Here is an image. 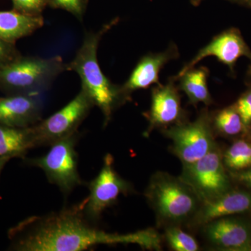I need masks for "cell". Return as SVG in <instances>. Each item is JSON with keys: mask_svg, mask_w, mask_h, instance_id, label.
Wrapping results in <instances>:
<instances>
[{"mask_svg": "<svg viewBox=\"0 0 251 251\" xmlns=\"http://www.w3.org/2000/svg\"><path fill=\"white\" fill-rule=\"evenodd\" d=\"M233 176L239 182L251 188V168L245 171H238L233 174Z\"/></svg>", "mask_w": 251, "mask_h": 251, "instance_id": "cell-26", "label": "cell"}, {"mask_svg": "<svg viewBox=\"0 0 251 251\" xmlns=\"http://www.w3.org/2000/svg\"><path fill=\"white\" fill-rule=\"evenodd\" d=\"M44 100L41 94H11L0 98V125L28 128L41 120Z\"/></svg>", "mask_w": 251, "mask_h": 251, "instance_id": "cell-13", "label": "cell"}, {"mask_svg": "<svg viewBox=\"0 0 251 251\" xmlns=\"http://www.w3.org/2000/svg\"><path fill=\"white\" fill-rule=\"evenodd\" d=\"M212 126L219 133L236 135L245 130L242 117L234 105L219 110L211 117Z\"/></svg>", "mask_w": 251, "mask_h": 251, "instance_id": "cell-19", "label": "cell"}, {"mask_svg": "<svg viewBox=\"0 0 251 251\" xmlns=\"http://www.w3.org/2000/svg\"><path fill=\"white\" fill-rule=\"evenodd\" d=\"M246 4L249 5V6H251V0H243Z\"/></svg>", "mask_w": 251, "mask_h": 251, "instance_id": "cell-29", "label": "cell"}, {"mask_svg": "<svg viewBox=\"0 0 251 251\" xmlns=\"http://www.w3.org/2000/svg\"><path fill=\"white\" fill-rule=\"evenodd\" d=\"M145 196L157 219L168 226L191 221L201 206V200L181 177L158 172L151 176Z\"/></svg>", "mask_w": 251, "mask_h": 251, "instance_id": "cell-3", "label": "cell"}, {"mask_svg": "<svg viewBox=\"0 0 251 251\" xmlns=\"http://www.w3.org/2000/svg\"><path fill=\"white\" fill-rule=\"evenodd\" d=\"M13 9L29 16H42L48 6V0H11Z\"/></svg>", "mask_w": 251, "mask_h": 251, "instance_id": "cell-23", "label": "cell"}, {"mask_svg": "<svg viewBox=\"0 0 251 251\" xmlns=\"http://www.w3.org/2000/svg\"><path fill=\"white\" fill-rule=\"evenodd\" d=\"M203 1V0H191V2L193 6H196L201 4V1Z\"/></svg>", "mask_w": 251, "mask_h": 251, "instance_id": "cell-28", "label": "cell"}, {"mask_svg": "<svg viewBox=\"0 0 251 251\" xmlns=\"http://www.w3.org/2000/svg\"><path fill=\"white\" fill-rule=\"evenodd\" d=\"M209 70L206 67L189 69L183 74L174 77L175 80L179 81L177 87L187 96L189 103L197 105L203 103L206 105L213 103V99L208 89L207 78Z\"/></svg>", "mask_w": 251, "mask_h": 251, "instance_id": "cell-17", "label": "cell"}, {"mask_svg": "<svg viewBox=\"0 0 251 251\" xmlns=\"http://www.w3.org/2000/svg\"><path fill=\"white\" fill-rule=\"evenodd\" d=\"M15 250L81 251L97 245L136 244L148 250H161V236L148 228L131 233H109L87 219L82 202L56 212L34 216L11 229Z\"/></svg>", "mask_w": 251, "mask_h": 251, "instance_id": "cell-1", "label": "cell"}, {"mask_svg": "<svg viewBox=\"0 0 251 251\" xmlns=\"http://www.w3.org/2000/svg\"><path fill=\"white\" fill-rule=\"evenodd\" d=\"M20 54L13 43L0 39V69L19 57Z\"/></svg>", "mask_w": 251, "mask_h": 251, "instance_id": "cell-25", "label": "cell"}, {"mask_svg": "<svg viewBox=\"0 0 251 251\" xmlns=\"http://www.w3.org/2000/svg\"><path fill=\"white\" fill-rule=\"evenodd\" d=\"M224 164L234 171H240L251 168V144L238 140L225 153Z\"/></svg>", "mask_w": 251, "mask_h": 251, "instance_id": "cell-20", "label": "cell"}, {"mask_svg": "<svg viewBox=\"0 0 251 251\" xmlns=\"http://www.w3.org/2000/svg\"><path fill=\"white\" fill-rule=\"evenodd\" d=\"M93 100L83 89L53 115L31 126L35 148L52 143L78 132L79 126L94 107Z\"/></svg>", "mask_w": 251, "mask_h": 251, "instance_id": "cell-7", "label": "cell"}, {"mask_svg": "<svg viewBox=\"0 0 251 251\" xmlns=\"http://www.w3.org/2000/svg\"><path fill=\"white\" fill-rule=\"evenodd\" d=\"M80 138L78 132L50 145L44 156L29 158V166L37 167L45 173L50 183L56 185L64 195L84 184L78 172V158L75 147Z\"/></svg>", "mask_w": 251, "mask_h": 251, "instance_id": "cell-5", "label": "cell"}, {"mask_svg": "<svg viewBox=\"0 0 251 251\" xmlns=\"http://www.w3.org/2000/svg\"><path fill=\"white\" fill-rule=\"evenodd\" d=\"M112 20L99 30L85 33L82 45L74 59L67 64V71L76 73L80 77L82 87L93 100L103 115V126H106L117 108L129 100L121 85L112 83L102 72L97 57L100 41L110 29L118 23Z\"/></svg>", "mask_w": 251, "mask_h": 251, "instance_id": "cell-2", "label": "cell"}, {"mask_svg": "<svg viewBox=\"0 0 251 251\" xmlns=\"http://www.w3.org/2000/svg\"><path fill=\"white\" fill-rule=\"evenodd\" d=\"M179 57L176 46L172 45L163 52L149 53L143 56L135 66L128 80L122 86L126 95L130 98L135 91L159 85V74L167 63Z\"/></svg>", "mask_w": 251, "mask_h": 251, "instance_id": "cell-14", "label": "cell"}, {"mask_svg": "<svg viewBox=\"0 0 251 251\" xmlns=\"http://www.w3.org/2000/svg\"><path fill=\"white\" fill-rule=\"evenodd\" d=\"M251 210V192L229 190L213 201L202 203L192 221L194 226L204 225L220 219Z\"/></svg>", "mask_w": 251, "mask_h": 251, "instance_id": "cell-15", "label": "cell"}, {"mask_svg": "<svg viewBox=\"0 0 251 251\" xmlns=\"http://www.w3.org/2000/svg\"><path fill=\"white\" fill-rule=\"evenodd\" d=\"M234 105L242 117L244 127L247 128L251 124V90L242 95Z\"/></svg>", "mask_w": 251, "mask_h": 251, "instance_id": "cell-24", "label": "cell"}, {"mask_svg": "<svg viewBox=\"0 0 251 251\" xmlns=\"http://www.w3.org/2000/svg\"><path fill=\"white\" fill-rule=\"evenodd\" d=\"M8 161H9V160L6 159V158H0V173H1L3 168H4L5 164L7 163Z\"/></svg>", "mask_w": 251, "mask_h": 251, "instance_id": "cell-27", "label": "cell"}, {"mask_svg": "<svg viewBox=\"0 0 251 251\" xmlns=\"http://www.w3.org/2000/svg\"><path fill=\"white\" fill-rule=\"evenodd\" d=\"M211 56L215 57L220 62L232 70L240 57L244 56L251 58V52L237 29H227L215 36L207 45L200 50L178 75L192 69L200 61Z\"/></svg>", "mask_w": 251, "mask_h": 251, "instance_id": "cell-11", "label": "cell"}, {"mask_svg": "<svg viewBox=\"0 0 251 251\" xmlns=\"http://www.w3.org/2000/svg\"><path fill=\"white\" fill-rule=\"evenodd\" d=\"M175 82L173 77L166 85L159 84L152 89L151 107L144 114L149 122L147 136L155 128H166L185 122L179 90Z\"/></svg>", "mask_w": 251, "mask_h": 251, "instance_id": "cell-10", "label": "cell"}, {"mask_svg": "<svg viewBox=\"0 0 251 251\" xmlns=\"http://www.w3.org/2000/svg\"><path fill=\"white\" fill-rule=\"evenodd\" d=\"M88 189L90 194L82 201V209L87 219L94 224L107 208L116 203L120 195L128 194L132 187L115 171L113 157L108 153L98 175L88 184Z\"/></svg>", "mask_w": 251, "mask_h": 251, "instance_id": "cell-9", "label": "cell"}, {"mask_svg": "<svg viewBox=\"0 0 251 251\" xmlns=\"http://www.w3.org/2000/svg\"><path fill=\"white\" fill-rule=\"evenodd\" d=\"M44 25L43 16H34L13 11H0V39L14 44Z\"/></svg>", "mask_w": 251, "mask_h": 251, "instance_id": "cell-16", "label": "cell"}, {"mask_svg": "<svg viewBox=\"0 0 251 251\" xmlns=\"http://www.w3.org/2000/svg\"><path fill=\"white\" fill-rule=\"evenodd\" d=\"M88 0H48V6L67 11L82 20L87 9Z\"/></svg>", "mask_w": 251, "mask_h": 251, "instance_id": "cell-22", "label": "cell"}, {"mask_svg": "<svg viewBox=\"0 0 251 251\" xmlns=\"http://www.w3.org/2000/svg\"><path fill=\"white\" fill-rule=\"evenodd\" d=\"M207 240L222 251H251V229L242 220L220 218L204 225Z\"/></svg>", "mask_w": 251, "mask_h": 251, "instance_id": "cell-12", "label": "cell"}, {"mask_svg": "<svg viewBox=\"0 0 251 251\" xmlns=\"http://www.w3.org/2000/svg\"><path fill=\"white\" fill-rule=\"evenodd\" d=\"M66 71L67 64L61 56H19L0 69V88L11 94H41Z\"/></svg>", "mask_w": 251, "mask_h": 251, "instance_id": "cell-4", "label": "cell"}, {"mask_svg": "<svg viewBox=\"0 0 251 251\" xmlns=\"http://www.w3.org/2000/svg\"><path fill=\"white\" fill-rule=\"evenodd\" d=\"M180 177L193 188L202 203L213 201L230 190L224 158L216 145L199 161L184 166Z\"/></svg>", "mask_w": 251, "mask_h": 251, "instance_id": "cell-8", "label": "cell"}, {"mask_svg": "<svg viewBox=\"0 0 251 251\" xmlns=\"http://www.w3.org/2000/svg\"><path fill=\"white\" fill-rule=\"evenodd\" d=\"M163 133L171 140L173 153L183 166L199 161L216 146L211 116L207 110H203L194 122L164 128Z\"/></svg>", "mask_w": 251, "mask_h": 251, "instance_id": "cell-6", "label": "cell"}, {"mask_svg": "<svg viewBox=\"0 0 251 251\" xmlns=\"http://www.w3.org/2000/svg\"><path fill=\"white\" fill-rule=\"evenodd\" d=\"M249 73H250V74L251 75V66L250 67V69H249Z\"/></svg>", "mask_w": 251, "mask_h": 251, "instance_id": "cell-30", "label": "cell"}, {"mask_svg": "<svg viewBox=\"0 0 251 251\" xmlns=\"http://www.w3.org/2000/svg\"><path fill=\"white\" fill-rule=\"evenodd\" d=\"M35 148L31 127L16 128L0 125V158L23 157Z\"/></svg>", "mask_w": 251, "mask_h": 251, "instance_id": "cell-18", "label": "cell"}, {"mask_svg": "<svg viewBox=\"0 0 251 251\" xmlns=\"http://www.w3.org/2000/svg\"><path fill=\"white\" fill-rule=\"evenodd\" d=\"M166 239L172 249L176 251H197L199 245L194 237L178 226H168Z\"/></svg>", "mask_w": 251, "mask_h": 251, "instance_id": "cell-21", "label": "cell"}]
</instances>
